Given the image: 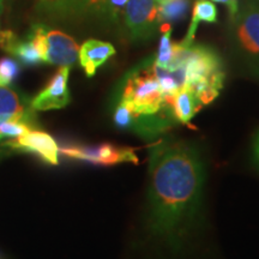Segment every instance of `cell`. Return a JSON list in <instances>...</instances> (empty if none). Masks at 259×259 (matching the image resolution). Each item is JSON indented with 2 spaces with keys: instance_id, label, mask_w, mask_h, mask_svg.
<instances>
[{
  "instance_id": "cell-1",
  "label": "cell",
  "mask_w": 259,
  "mask_h": 259,
  "mask_svg": "<svg viewBox=\"0 0 259 259\" xmlns=\"http://www.w3.org/2000/svg\"><path fill=\"white\" fill-rule=\"evenodd\" d=\"M203 162L192 145L164 139L149 153L147 233L166 254L185 247L202 203Z\"/></svg>"
},
{
  "instance_id": "cell-2",
  "label": "cell",
  "mask_w": 259,
  "mask_h": 259,
  "mask_svg": "<svg viewBox=\"0 0 259 259\" xmlns=\"http://www.w3.org/2000/svg\"><path fill=\"white\" fill-rule=\"evenodd\" d=\"M180 57L185 70V87L192 90L202 105H208L219 96L223 87L221 61L209 48L185 46L180 42Z\"/></svg>"
},
{
  "instance_id": "cell-3",
  "label": "cell",
  "mask_w": 259,
  "mask_h": 259,
  "mask_svg": "<svg viewBox=\"0 0 259 259\" xmlns=\"http://www.w3.org/2000/svg\"><path fill=\"white\" fill-rule=\"evenodd\" d=\"M121 102L139 115H155L164 108V95L151 66L127 78Z\"/></svg>"
},
{
  "instance_id": "cell-4",
  "label": "cell",
  "mask_w": 259,
  "mask_h": 259,
  "mask_svg": "<svg viewBox=\"0 0 259 259\" xmlns=\"http://www.w3.org/2000/svg\"><path fill=\"white\" fill-rule=\"evenodd\" d=\"M29 38L36 46L44 63L71 67L78 58L79 46L77 42L60 30L44 24H35Z\"/></svg>"
},
{
  "instance_id": "cell-5",
  "label": "cell",
  "mask_w": 259,
  "mask_h": 259,
  "mask_svg": "<svg viewBox=\"0 0 259 259\" xmlns=\"http://www.w3.org/2000/svg\"><path fill=\"white\" fill-rule=\"evenodd\" d=\"M6 154L11 151L17 153H30L37 155L47 163H59V147L51 135L40 130H30L28 134L5 144Z\"/></svg>"
},
{
  "instance_id": "cell-6",
  "label": "cell",
  "mask_w": 259,
  "mask_h": 259,
  "mask_svg": "<svg viewBox=\"0 0 259 259\" xmlns=\"http://www.w3.org/2000/svg\"><path fill=\"white\" fill-rule=\"evenodd\" d=\"M65 156L87 161L96 164H115L120 162H136L137 157L128 148L115 147L112 144H101L97 147H65L61 149Z\"/></svg>"
},
{
  "instance_id": "cell-7",
  "label": "cell",
  "mask_w": 259,
  "mask_h": 259,
  "mask_svg": "<svg viewBox=\"0 0 259 259\" xmlns=\"http://www.w3.org/2000/svg\"><path fill=\"white\" fill-rule=\"evenodd\" d=\"M70 66H60L42 92L30 100L34 111L46 112L52 109H61L71 101L69 90Z\"/></svg>"
},
{
  "instance_id": "cell-8",
  "label": "cell",
  "mask_w": 259,
  "mask_h": 259,
  "mask_svg": "<svg viewBox=\"0 0 259 259\" xmlns=\"http://www.w3.org/2000/svg\"><path fill=\"white\" fill-rule=\"evenodd\" d=\"M8 120H22L37 128L36 111L32 109L30 100L11 87H0V125Z\"/></svg>"
},
{
  "instance_id": "cell-9",
  "label": "cell",
  "mask_w": 259,
  "mask_h": 259,
  "mask_svg": "<svg viewBox=\"0 0 259 259\" xmlns=\"http://www.w3.org/2000/svg\"><path fill=\"white\" fill-rule=\"evenodd\" d=\"M126 24L132 37H147L157 22L155 0H128L126 4Z\"/></svg>"
},
{
  "instance_id": "cell-10",
  "label": "cell",
  "mask_w": 259,
  "mask_h": 259,
  "mask_svg": "<svg viewBox=\"0 0 259 259\" xmlns=\"http://www.w3.org/2000/svg\"><path fill=\"white\" fill-rule=\"evenodd\" d=\"M236 36L241 50L259 65V11L255 6H250L242 12L238 22Z\"/></svg>"
},
{
  "instance_id": "cell-11",
  "label": "cell",
  "mask_w": 259,
  "mask_h": 259,
  "mask_svg": "<svg viewBox=\"0 0 259 259\" xmlns=\"http://www.w3.org/2000/svg\"><path fill=\"white\" fill-rule=\"evenodd\" d=\"M114 54L115 48L109 42L90 38L79 47L78 59L87 76L93 77L97 69Z\"/></svg>"
},
{
  "instance_id": "cell-12",
  "label": "cell",
  "mask_w": 259,
  "mask_h": 259,
  "mask_svg": "<svg viewBox=\"0 0 259 259\" xmlns=\"http://www.w3.org/2000/svg\"><path fill=\"white\" fill-rule=\"evenodd\" d=\"M202 106L192 90L184 87L174 94L168 108L174 120L186 124L196 115Z\"/></svg>"
},
{
  "instance_id": "cell-13",
  "label": "cell",
  "mask_w": 259,
  "mask_h": 259,
  "mask_svg": "<svg viewBox=\"0 0 259 259\" xmlns=\"http://www.w3.org/2000/svg\"><path fill=\"white\" fill-rule=\"evenodd\" d=\"M216 21H218V9L211 0H197L193 8L189 31H187V35L181 44L185 45V46H191L193 44L196 30L200 22L215 23Z\"/></svg>"
},
{
  "instance_id": "cell-14",
  "label": "cell",
  "mask_w": 259,
  "mask_h": 259,
  "mask_svg": "<svg viewBox=\"0 0 259 259\" xmlns=\"http://www.w3.org/2000/svg\"><path fill=\"white\" fill-rule=\"evenodd\" d=\"M189 0H166L157 6V21L162 23H171L179 21L186 15Z\"/></svg>"
},
{
  "instance_id": "cell-15",
  "label": "cell",
  "mask_w": 259,
  "mask_h": 259,
  "mask_svg": "<svg viewBox=\"0 0 259 259\" xmlns=\"http://www.w3.org/2000/svg\"><path fill=\"white\" fill-rule=\"evenodd\" d=\"M96 0H38L41 10L52 14H71L92 4Z\"/></svg>"
},
{
  "instance_id": "cell-16",
  "label": "cell",
  "mask_w": 259,
  "mask_h": 259,
  "mask_svg": "<svg viewBox=\"0 0 259 259\" xmlns=\"http://www.w3.org/2000/svg\"><path fill=\"white\" fill-rule=\"evenodd\" d=\"M162 31L163 35L161 37L160 42V48H158V53L155 60V65L162 69H166L168 65L170 64L171 59L174 57V51H176V44H171L170 40V25L168 23H163L162 27Z\"/></svg>"
},
{
  "instance_id": "cell-17",
  "label": "cell",
  "mask_w": 259,
  "mask_h": 259,
  "mask_svg": "<svg viewBox=\"0 0 259 259\" xmlns=\"http://www.w3.org/2000/svg\"><path fill=\"white\" fill-rule=\"evenodd\" d=\"M19 74V64L12 58L0 59V87H11Z\"/></svg>"
},
{
  "instance_id": "cell-18",
  "label": "cell",
  "mask_w": 259,
  "mask_h": 259,
  "mask_svg": "<svg viewBox=\"0 0 259 259\" xmlns=\"http://www.w3.org/2000/svg\"><path fill=\"white\" fill-rule=\"evenodd\" d=\"M136 113L132 112L124 102L119 101L114 109V114H113V120H114L115 125L119 128H126L131 130L132 125H134Z\"/></svg>"
},
{
  "instance_id": "cell-19",
  "label": "cell",
  "mask_w": 259,
  "mask_h": 259,
  "mask_svg": "<svg viewBox=\"0 0 259 259\" xmlns=\"http://www.w3.org/2000/svg\"><path fill=\"white\" fill-rule=\"evenodd\" d=\"M108 2V4L112 6L113 9H120L122 8V6H125L126 4H127L128 0H107Z\"/></svg>"
},
{
  "instance_id": "cell-20",
  "label": "cell",
  "mask_w": 259,
  "mask_h": 259,
  "mask_svg": "<svg viewBox=\"0 0 259 259\" xmlns=\"http://www.w3.org/2000/svg\"><path fill=\"white\" fill-rule=\"evenodd\" d=\"M253 153H254L255 162H257L259 166V132L257 134V136H255L254 142H253Z\"/></svg>"
},
{
  "instance_id": "cell-21",
  "label": "cell",
  "mask_w": 259,
  "mask_h": 259,
  "mask_svg": "<svg viewBox=\"0 0 259 259\" xmlns=\"http://www.w3.org/2000/svg\"><path fill=\"white\" fill-rule=\"evenodd\" d=\"M231 2V6H229V14H231V17L234 18L236 14H238V10H239V6H238V0H229Z\"/></svg>"
},
{
  "instance_id": "cell-22",
  "label": "cell",
  "mask_w": 259,
  "mask_h": 259,
  "mask_svg": "<svg viewBox=\"0 0 259 259\" xmlns=\"http://www.w3.org/2000/svg\"><path fill=\"white\" fill-rule=\"evenodd\" d=\"M212 3H222V4H226L227 6H228V9H229V6H231V2H229V0H211Z\"/></svg>"
},
{
  "instance_id": "cell-23",
  "label": "cell",
  "mask_w": 259,
  "mask_h": 259,
  "mask_svg": "<svg viewBox=\"0 0 259 259\" xmlns=\"http://www.w3.org/2000/svg\"><path fill=\"white\" fill-rule=\"evenodd\" d=\"M2 14H3V0H0V19H2Z\"/></svg>"
},
{
  "instance_id": "cell-24",
  "label": "cell",
  "mask_w": 259,
  "mask_h": 259,
  "mask_svg": "<svg viewBox=\"0 0 259 259\" xmlns=\"http://www.w3.org/2000/svg\"><path fill=\"white\" fill-rule=\"evenodd\" d=\"M155 2H156L157 4H160V3H163V2H166V0H155Z\"/></svg>"
}]
</instances>
